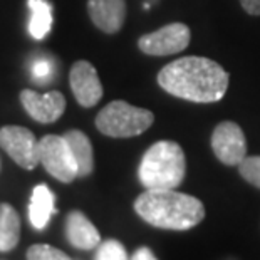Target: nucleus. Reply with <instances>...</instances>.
I'll return each mask as SVG.
<instances>
[{"mask_svg": "<svg viewBox=\"0 0 260 260\" xmlns=\"http://www.w3.org/2000/svg\"><path fill=\"white\" fill-rule=\"evenodd\" d=\"M0 146L24 170H34L41 163L39 141L24 126H4L0 129Z\"/></svg>", "mask_w": 260, "mask_h": 260, "instance_id": "obj_6", "label": "nucleus"}, {"mask_svg": "<svg viewBox=\"0 0 260 260\" xmlns=\"http://www.w3.org/2000/svg\"><path fill=\"white\" fill-rule=\"evenodd\" d=\"M191 32L188 25L181 22H173L161 27L156 32L145 34L138 41V47L148 56H171L185 51L190 44Z\"/></svg>", "mask_w": 260, "mask_h": 260, "instance_id": "obj_7", "label": "nucleus"}, {"mask_svg": "<svg viewBox=\"0 0 260 260\" xmlns=\"http://www.w3.org/2000/svg\"><path fill=\"white\" fill-rule=\"evenodd\" d=\"M239 171L243 180L260 188V156H245L239 165Z\"/></svg>", "mask_w": 260, "mask_h": 260, "instance_id": "obj_18", "label": "nucleus"}, {"mask_svg": "<svg viewBox=\"0 0 260 260\" xmlns=\"http://www.w3.org/2000/svg\"><path fill=\"white\" fill-rule=\"evenodd\" d=\"M153 121V113L145 108L133 106L126 101H113L96 116V128L111 138H133L145 133Z\"/></svg>", "mask_w": 260, "mask_h": 260, "instance_id": "obj_4", "label": "nucleus"}, {"mask_svg": "<svg viewBox=\"0 0 260 260\" xmlns=\"http://www.w3.org/2000/svg\"><path fill=\"white\" fill-rule=\"evenodd\" d=\"M30 74L34 77V81L37 84H47V82L52 81L54 76V66L47 57L39 56L32 60L30 66Z\"/></svg>", "mask_w": 260, "mask_h": 260, "instance_id": "obj_17", "label": "nucleus"}, {"mask_svg": "<svg viewBox=\"0 0 260 260\" xmlns=\"http://www.w3.org/2000/svg\"><path fill=\"white\" fill-rule=\"evenodd\" d=\"M131 260H158V258L154 257V253L149 250L148 247H141L135 252V255H133Z\"/></svg>", "mask_w": 260, "mask_h": 260, "instance_id": "obj_22", "label": "nucleus"}, {"mask_svg": "<svg viewBox=\"0 0 260 260\" xmlns=\"http://www.w3.org/2000/svg\"><path fill=\"white\" fill-rule=\"evenodd\" d=\"M39 151H41V163L54 178H57L62 183H71L79 176L76 159L64 136H44L39 141Z\"/></svg>", "mask_w": 260, "mask_h": 260, "instance_id": "obj_5", "label": "nucleus"}, {"mask_svg": "<svg viewBox=\"0 0 260 260\" xmlns=\"http://www.w3.org/2000/svg\"><path fill=\"white\" fill-rule=\"evenodd\" d=\"M64 138L76 159L79 176L91 175L94 170V154H92V145L89 138L79 129H71L68 133H64Z\"/></svg>", "mask_w": 260, "mask_h": 260, "instance_id": "obj_14", "label": "nucleus"}, {"mask_svg": "<svg viewBox=\"0 0 260 260\" xmlns=\"http://www.w3.org/2000/svg\"><path fill=\"white\" fill-rule=\"evenodd\" d=\"M243 10L250 15H260V0H240Z\"/></svg>", "mask_w": 260, "mask_h": 260, "instance_id": "obj_21", "label": "nucleus"}, {"mask_svg": "<svg viewBox=\"0 0 260 260\" xmlns=\"http://www.w3.org/2000/svg\"><path fill=\"white\" fill-rule=\"evenodd\" d=\"M212 149L223 165L239 167L247 156V141L240 126L234 121L220 123L212 135Z\"/></svg>", "mask_w": 260, "mask_h": 260, "instance_id": "obj_8", "label": "nucleus"}, {"mask_svg": "<svg viewBox=\"0 0 260 260\" xmlns=\"http://www.w3.org/2000/svg\"><path fill=\"white\" fill-rule=\"evenodd\" d=\"M27 260H71V257L60 252L59 248L37 243V245H32L27 250Z\"/></svg>", "mask_w": 260, "mask_h": 260, "instance_id": "obj_19", "label": "nucleus"}, {"mask_svg": "<svg viewBox=\"0 0 260 260\" xmlns=\"http://www.w3.org/2000/svg\"><path fill=\"white\" fill-rule=\"evenodd\" d=\"M30 9L29 32L36 41L44 39L52 27V5L47 0H27Z\"/></svg>", "mask_w": 260, "mask_h": 260, "instance_id": "obj_16", "label": "nucleus"}, {"mask_svg": "<svg viewBox=\"0 0 260 260\" xmlns=\"http://www.w3.org/2000/svg\"><path fill=\"white\" fill-rule=\"evenodd\" d=\"M87 12L92 24L106 34H116L124 24V0H87Z\"/></svg>", "mask_w": 260, "mask_h": 260, "instance_id": "obj_11", "label": "nucleus"}, {"mask_svg": "<svg viewBox=\"0 0 260 260\" xmlns=\"http://www.w3.org/2000/svg\"><path fill=\"white\" fill-rule=\"evenodd\" d=\"M135 210L146 223L165 230H188L205 217L198 198L175 190H146L135 202Z\"/></svg>", "mask_w": 260, "mask_h": 260, "instance_id": "obj_2", "label": "nucleus"}, {"mask_svg": "<svg viewBox=\"0 0 260 260\" xmlns=\"http://www.w3.org/2000/svg\"><path fill=\"white\" fill-rule=\"evenodd\" d=\"M57 210L54 207V193L49 190L47 185H37L32 191L29 203V220L34 229H46L49 220Z\"/></svg>", "mask_w": 260, "mask_h": 260, "instance_id": "obj_13", "label": "nucleus"}, {"mask_svg": "<svg viewBox=\"0 0 260 260\" xmlns=\"http://www.w3.org/2000/svg\"><path fill=\"white\" fill-rule=\"evenodd\" d=\"M20 218L9 203L0 205V252H9L19 243Z\"/></svg>", "mask_w": 260, "mask_h": 260, "instance_id": "obj_15", "label": "nucleus"}, {"mask_svg": "<svg viewBox=\"0 0 260 260\" xmlns=\"http://www.w3.org/2000/svg\"><path fill=\"white\" fill-rule=\"evenodd\" d=\"M186 159L178 143L158 141L143 156L138 176L146 190H175L185 178Z\"/></svg>", "mask_w": 260, "mask_h": 260, "instance_id": "obj_3", "label": "nucleus"}, {"mask_svg": "<svg viewBox=\"0 0 260 260\" xmlns=\"http://www.w3.org/2000/svg\"><path fill=\"white\" fill-rule=\"evenodd\" d=\"M69 84L76 101L82 108H92L101 101L103 84L94 69V66L87 60H77L71 68Z\"/></svg>", "mask_w": 260, "mask_h": 260, "instance_id": "obj_9", "label": "nucleus"}, {"mask_svg": "<svg viewBox=\"0 0 260 260\" xmlns=\"http://www.w3.org/2000/svg\"><path fill=\"white\" fill-rule=\"evenodd\" d=\"M20 103L32 119L44 124L57 121L66 111V98L59 91L39 94L36 91L24 89L20 92Z\"/></svg>", "mask_w": 260, "mask_h": 260, "instance_id": "obj_10", "label": "nucleus"}, {"mask_svg": "<svg viewBox=\"0 0 260 260\" xmlns=\"http://www.w3.org/2000/svg\"><path fill=\"white\" fill-rule=\"evenodd\" d=\"M66 237L71 242V245L81 250H91L96 248L101 242L98 229L94 226L89 218L81 212H71L66 220Z\"/></svg>", "mask_w": 260, "mask_h": 260, "instance_id": "obj_12", "label": "nucleus"}, {"mask_svg": "<svg viewBox=\"0 0 260 260\" xmlns=\"http://www.w3.org/2000/svg\"><path fill=\"white\" fill-rule=\"evenodd\" d=\"M229 73L212 59L188 56L167 64L158 84L171 96L193 103H217L229 87Z\"/></svg>", "mask_w": 260, "mask_h": 260, "instance_id": "obj_1", "label": "nucleus"}, {"mask_svg": "<svg viewBox=\"0 0 260 260\" xmlns=\"http://www.w3.org/2000/svg\"><path fill=\"white\" fill-rule=\"evenodd\" d=\"M96 260H129L126 248L118 240H106L98 248Z\"/></svg>", "mask_w": 260, "mask_h": 260, "instance_id": "obj_20", "label": "nucleus"}]
</instances>
